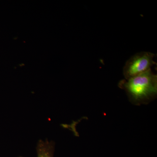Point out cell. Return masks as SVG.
Here are the masks:
<instances>
[{
  "mask_svg": "<svg viewBox=\"0 0 157 157\" xmlns=\"http://www.w3.org/2000/svg\"><path fill=\"white\" fill-rule=\"evenodd\" d=\"M154 54L149 52H141L131 57L123 68L124 79H128L151 69L155 64Z\"/></svg>",
  "mask_w": 157,
  "mask_h": 157,
  "instance_id": "cell-2",
  "label": "cell"
},
{
  "mask_svg": "<svg viewBox=\"0 0 157 157\" xmlns=\"http://www.w3.org/2000/svg\"><path fill=\"white\" fill-rule=\"evenodd\" d=\"M119 87L126 93L129 101L137 106L148 104L156 98L157 76L151 69L128 79H122Z\"/></svg>",
  "mask_w": 157,
  "mask_h": 157,
  "instance_id": "cell-1",
  "label": "cell"
},
{
  "mask_svg": "<svg viewBox=\"0 0 157 157\" xmlns=\"http://www.w3.org/2000/svg\"><path fill=\"white\" fill-rule=\"evenodd\" d=\"M55 142L48 139H40L36 146L37 157H54Z\"/></svg>",
  "mask_w": 157,
  "mask_h": 157,
  "instance_id": "cell-3",
  "label": "cell"
}]
</instances>
